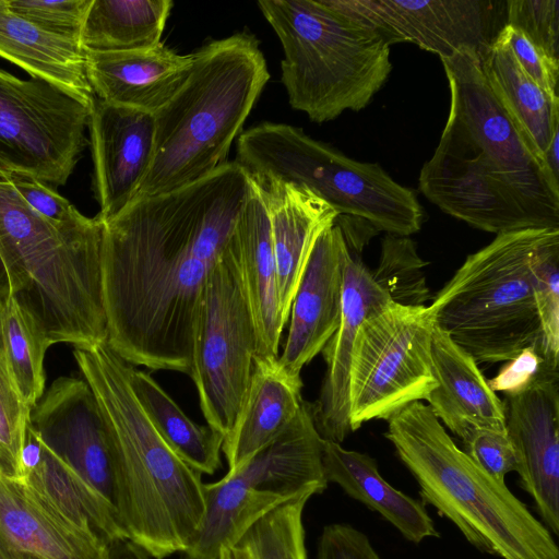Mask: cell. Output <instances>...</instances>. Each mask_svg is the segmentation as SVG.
<instances>
[{"label":"cell","instance_id":"obj_2","mask_svg":"<svg viewBox=\"0 0 559 559\" xmlns=\"http://www.w3.org/2000/svg\"><path fill=\"white\" fill-rule=\"evenodd\" d=\"M449 116L420 169L423 195L469 226L502 234L559 228V178L520 135L492 94L479 57L442 58Z\"/></svg>","mask_w":559,"mask_h":559},{"label":"cell","instance_id":"obj_24","mask_svg":"<svg viewBox=\"0 0 559 559\" xmlns=\"http://www.w3.org/2000/svg\"><path fill=\"white\" fill-rule=\"evenodd\" d=\"M431 360L437 385L426 401L439 420L461 440L474 428L506 431L503 402L476 360L437 325Z\"/></svg>","mask_w":559,"mask_h":559},{"label":"cell","instance_id":"obj_25","mask_svg":"<svg viewBox=\"0 0 559 559\" xmlns=\"http://www.w3.org/2000/svg\"><path fill=\"white\" fill-rule=\"evenodd\" d=\"M277 358H254L245 401L223 441L227 473L239 469L257 452L281 436L304 402L301 379L288 377L280 368Z\"/></svg>","mask_w":559,"mask_h":559},{"label":"cell","instance_id":"obj_43","mask_svg":"<svg viewBox=\"0 0 559 559\" xmlns=\"http://www.w3.org/2000/svg\"><path fill=\"white\" fill-rule=\"evenodd\" d=\"M318 559L381 558L362 532L347 524H330L320 535Z\"/></svg>","mask_w":559,"mask_h":559},{"label":"cell","instance_id":"obj_5","mask_svg":"<svg viewBox=\"0 0 559 559\" xmlns=\"http://www.w3.org/2000/svg\"><path fill=\"white\" fill-rule=\"evenodd\" d=\"M193 53L186 82L153 114V157L133 201L177 190L227 163L270 79L259 41L249 33L213 40Z\"/></svg>","mask_w":559,"mask_h":559},{"label":"cell","instance_id":"obj_27","mask_svg":"<svg viewBox=\"0 0 559 559\" xmlns=\"http://www.w3.org/2000/svg\"><path fill=\"white\" fill-rule=\"evenodd\" d=\"M0 57L46 81L90 107L94 93L79 41L49 33L0 0Z\"/></svg>","mask_w":559,"mask_h":559},{"label":"cell","instance_id":"obj_10","mask_svg":"<svg viewBox=\"0 0 559 559\" xmlns=\"http://www.w3.org/2000/svg\"><path fill=\"white\" fill-rule=\"evenodd\" d=\"M322 442L312 404L302 402L297 415L270 444L239 469L204 484V515L183 559H219L260 518L293 499L326 489Z\"/></svg>","mask_w":559,"mask_h":559},{"label":"cell","instance_id":"obj_9","mask_svg":"<svg viewBox=\"0 0 559 559\" xmlns=\"http://www.w3.org/2000/svg\"><path fill=\"white\" fill-rule=\"evenodd\" d=\"M235 162L249 177L307 187L338 215L362 218L378 231L408 237L423 226L424 209L412 189L379 164L353 159L297 127L263 122L241 132Z\"/></svg>","mask_w":559,"mask_h":559},{"label":"cell","instance_id":"obj_7","mask_svg":"<svg viewBox=\"0 0 559 559\" xmlns=\"http://www.w3.org/2000/svg\"><path fill=\"white\" fill-rule=\"evenodd\" d=\"M277 35L289 105L317 123L367 107L391 71L390 34L343 0H262Z\"/></svg>","mask_w":559,"mask_h":559},{"label":"cell","instance_id":"obj_18","mask_svg":"<svg viewBox=\"0 0 559 559\" xmlns=\"http://www.w3.org/2000/svg\"><path fill=\"white\" fill-rule=\"evenodd\" d=\"M87 130L97 216L106 223L133 202L148 171L154 152V118L150 112L94 96Z\"/></svg>","mask_w":559,"mask_h":559},{"label":"cell","instance_id":"obj_20","mask_svg":"<svg viewBox=\"0 0 559 559\" xmlns=\"http://www.w3.org/2000/svg\"><path fill=\"white\" fill-rule=\"evenodd\" d=\"M249 178L255 185L269 216L280 307L287 322L312 248L319 235L334 223L338 214L307 187L276 178Z\"/></svg>","mask_w":559,"mask_h":559},{"label":"cell","instance_id":"obj_38","mask_svg":"<svg viewBox=\"0 0 559 559\" xmlns=\"http://www.w3.org/2000/svg\"><path fill=\"white\" fill-rule=\"evenodd\" d=\"M17 15L36 26L80 43L92 0H5Z\"/></svg>","mask_w":559,"mask_h":559},{"label":"cell","instance_id":"obj_12","mask_svg":"<svg viewBox=\"0 0 559 559\" xmlns=\"http://www.w3.org/2000/svg\"><path fill=\"white\" fill-rule=\"evenodd\" d=\"M255 356L253 320L228 241L199 301L189 373L206 424L224 437L245 401Z\"/></svg>","mask_w":559,"mask_h":559},{"label":"cell","instance_id":"obj_11","mask_svg":"<svg viewBox=\"0 0 559 559\" xmlns=\"http://www.w3.org/2000/svg\"><path fill=\"white\" fill-rule=\"evenodd\" d=\"M433 325L428 307L393 301L361 323L347 376L352 431L371 419L388 420L408 404L428 399L437 385Z\"/></svg>","mask_w":559,"mask_h":559},{"label":"cell","instance_id":"obj_42","mask_svg":"<svg viewBox=\"0 0 559 559\" xmlns=\"http://www.w3.org/2000/svg\"><path fill=\"white\" fill-rule=\"evenodd\" d=\"M509 47L525 73L547 93L559 96V60L535 47L521 32L504 24Z\"/></svg>","mask_w":559,"mask_h":559},{"label":"cell","instance_id":"obj_8","mask_svg":"<svg viewBox=\"0 0 559 559\" xmlns=\"http://www.w3.org/2000/svg\"><path fill=\"white\" fill-rule=\"evenodd\" d=\"M551 228L498 234L469 254L428 306L435 325L476 362L496 364L545 350L533 293V254Z\"/></svg>","mask_w":559,"mask_h":559},{"label":"cell","instance_id":"obj_45","mask_svg":"<svg viewBox=\"0 0 559 559\" xmlns=\"http://www.w3.org/2000/svg\"><path fill=\"white\" fill-rule=\"evenodd\" d=\"M0 559H14L5 545L0 539Z\"/></svg>","mask_w":559,"mask_h":559},{"label":"cell","instance_id":"obj_34","mask_svg":"<svg viewBox=\"0 0 559 559\" xmlns=\"http://www.w3.org/2000/svg\"><path fill=\"white\" fill-rule=\"evenodd\" d=\"M426 264L409 237L385 234L379 264L371 274L391 301L402 306H425L430 298L423 270Z\"/></svg>","mask_w":559,"mask_h":559},{"label":"cell","instance_id":"obj_22","mask_svg":"<svg viewBox=\"0 0 559 559\" xmlns=\"http://www.w3.org/2000/svg\"><path fill=\"white\" fill-rule=\"evenodd\" d=\"M194 53L179 55L163 43L127 51H85L94 95L107 103L154 114L182 86Z\"/></svg>","mask_w":559,"mask_h":559},{"label":"cell","instance_id":"obj_39","mask_svg":"<svg viewBox=\"0 0 559 559\" xmlns=\"http://www.w3.org/2000/svg\"><path fill=\"white\" fill-rule=\"evenodd\" d=\"M464 452L486 473L500 483L516 471L518 460L506 431L474 428L463 439Z\"/></svg>","mask_w":559,"mask_h":559},{"label":"cell","instance_id":"obj_41","mask_svg":"<svg viewBox=\"0 0 559 559\" xmlns=\"http://www.w3.org/2000/svg\"><path fill=\"white\" fill-rule=\"evenodd\" d=\"M558 372L547 358L534 347L523 349L508 360L498 374L488 380L493 392L516 394L524 391L542 377Z\"/></svg>","mask_w":559,"mask_h":559},{"label":"cell","instance_id":"obj_17","mask_svg":"<svg viewBox=\"0 0 559 559\" xmlns=\"http://www.w3.org/2000/svg\"><path fill=\"white\" fill-rule=\"evenodd\" d=\"M506 430L514 448L520 486L543 524L559 534V372L504 395Z\"/></svg>","mask_w":559,"mask_h":559},{"label":"cell","instance_id":"obj_36","mask_svg":"<svg viewBox=\"0 0 559 559\" xmlns=\"http://www.w3.org/2000/svg\"><path fill=\"white\" fill-rule=\"evenodd\" d=\"M31 411L10 376L0 347V476L24 477L22 452Z\"/></svg>","mask_w":559,"mask_h":559},{"label":"cell","instance_id":"obj_28","mask_svg":"<svg viewBox=\"0 0 559 559\" xmlns=\"http://www.w3.org/2000/svg\"><path fill=\"white\" fill-rule=\"evenodd\" d=\"M322 467L328 483L337 484L349 497L377 511L407 540L419 544L439 536L424 504L389 485L370 455L323 439Z\"/></svg>","mask_w":559,"mask_h":559},{"label":"cell","instance_id":"obj_15","mask_svg":"<svg viewBox=\"0 0 559 559\" xmlns=\"http://www.w3.org/2000/svg\"><path fill=\"white\" fill-rule=\"evenodd\" d=\"M29 421L46 447L116 512L112 442L87 382L56 379L32 408Z\"/></svg>","mask_w":559,"mask_h":559},{"label":"cell","instance_id":"obj_35","mask_svg":"<svg viewBox=\"0 0 559 559\" xmlns=\"http://www.w3.org/2000/svg\"><path fill=\"white\" fill-rule=\"evenodd\" d=\"M533 293L549 360L559 362V228L548 230L531 262Z\"/></svg>","mask_w":559,"mask_h":559},{"label":"cell","instance_id":"obj_4","mask_svg":"<svg viewBox=\"0 0 559 559\" xmlns=\"http://www.w3.org/2000/svg\"><path fill=\"white\" fill-rule=\"evenodd\" d=\"M104 223L56 225L31 209L0 170V305L13 298L48 347L107 342L102 289Z\"/></svg>","mask_w":559,"mask_h":559},{"label":"cell","instance_id":"obj_21","mask_svg":"<svg viewBox=\"0 0 559 559\" xmlns=\"http://www.w3.org/2000/svg\"><path fill=\"white\" fill-rule=\"evenodd\" d=\"M0 539L14 559H104L106 543L23 479L0 476Z\"/></svg>","mask_w":559,"mask_h":559},{"label":"cell","instance_id":"obj_1","mask_svg":"<svg viewBox=\"0 0 559 559\" xmlns=\"http://www.w3.org/2000/svg\"><path fill=\"white\" fill-rule=\"evenodd\" d=\"M249 189L227 162L168 193L135 200L104 223L107 344L133 366L190 373L197 309Z\"/></svg>","mask_w":559,"mask_h":559},{"label":"cell","instance_id":"obj_3","mask_svg":"<svg viewBox=\"0 0 559 559\" xmlns=\"http://www.w3.org/2000/svg\"><path fill=\"white\" fill-rule=\"evenodd\" d=\"M73 356L110 433L116 512L127 538L155 559L183 554L204 515L201 474L153 426L132 388L133 365L107 342L74 348Z\"/></svg>","mask_w":559,"mask_h":559},{"label":"cell","instance_id":"obj_26","mask_svg":"<svg viewBox=\"0 0 559 559\" xmlns=\"http://www.w3.org/2000/svg\"><path fill=\"white\" fill-rule=\"evenodd\" d=\"M479 63L511 122L545 162L549 145L559 135V96L544 91L525 73L509 47L504 26L480 56Z\"/></svg>","mask_w":559,"mask_h":559},{"label":"cell","instance_id":"obj_16","mask_svg":"<svg viewBox=\"0 0 559 559\" xmlns=\"http://www.w3.org/2000/svg\"><path fill=\"white\" fill-rule=\"evenodd\" d=\"M507 0H343L391 35L442 58L468 50L479 58L506 24Z\"/></svg>","mask_w":559,"mask_h":559},{"label":"cell","instance_id":"obj_40","mask_svg":"<svg viewBox=\"0 0 559 559\" xmlns=\"http://www.w3.org/2000/svg\"><path fill=\"white\" fill-rule=\"evenodd\" d=\"M19 195L36 213L56 225H69L83 221V215L53 188L36 178L19 173H5Z\"/></svg>","mask_w":559,"mask_h":559},{"label":"cell","instance_id":"obj_6","mask_svg":"<svg viewBox=\"0 0 559 559\" xmlns=\"http://www.w3.org/2000/svg\"><path fill=\"white\" fill-rule=\"evenodd\" d=\"M384 437L416 479L425 503L449 519L479 551L501 559H559L550 531L445 432L429 405L391 416Z\"/></svg>","mask_w":559,"mask_h":559},{"label":"cell","instance_id":"obj_33","mask_svg":"<svg viewBox=\"0 0 559 559\" xmlns=\"http://www.w3.org/2000/svg\"><path fill=\"white\" fill-rule=\"evenodd\" d=\"M310 498L293 499L260 518L219 559H307L302 512Z\"/></svg>","mask_w":559,"mask_h":559},{"label":"cell","instance_id":"obj_23","mask_svg":"<svg viewBox=\"0 0 559 559\" xmlns=\"http://www.w3.org/2000/svg\"><path fill=\"white\" fill-rule=\"evenodd\" d=\"M229 241L238 262L253 320L257 337L255 357L277 358L286 322L280 307L269 216L261 195L250 178L248 194Z\"/></svg>","mask_w":559,"mask_h":559},{"label":"cell","instance_id":"obj_46","mask_svg":"<svg viewBox=\"0 0 559 559\" xmlns=\"http://www.w3.org/2000/svg\"><path fill=\"white\" fill-rule=\"evenodd\" d=\"M29 559H33V558H29Z\"/></svg>","mask_w":559,"mask_h":559},{"label":"cell","instance_id":"obj_14","mask_svg":"<svg viewBox=\"0 0 559 559\" xmlns=\"http://www.w3.org/2000/svg\"><path fill=\"white\" fill-rule=\"evenodd\" d=\"M336 221L346 241L341 318L321 352L326 369L319 397L311 404L321 438L342 443L353 432L348 419L347 376L354 341L361 323L391 299L374 282L362 260V249L378 230L359 217L338 215Z\"/></svg>","mask_w":559,"mask_h":559},{"label":"cell","instance_id":"obj_44","mask_svg":"<svg viewBox=\"0 0 559 559\" xmlns=\"http://www.w3.org/2000/svg\"><path fill=\"white\" fill-rule=\"evenodd\" d=\"M104 559H150V556L129 538L120 537L107 543Z\"/></svg>","mask_w":559,"mask_h":559},{"label":"cell","instance_id":"obj_32","mask_svg":"<svg viewBox=\"0 0 559 559\" xmlns=\"http://www.w3.org/2000/svg\"><path fill=\"white\" fill-rule=\"evenodd\" d=\"M0 347L15 386L33 408L45 393L44 358L48 345L13 298L0 305Z\"/></svg>","mask_w":559,"mask_h":559},{"label":"cell","instance_id":"obj_31","mask_svg":"<svg viewBox=\"0 0 559 559\" xmlns=\"http://www.w3.org/2000/svg\"><path fill=\"white\" fill-rule=\"evenodd\" d=\"M133 391L167 445L198 473L213 475L221 467L224 436L192 421L147 372L133 368Z\"/></svg>","mask_w":559,"mask_h":559},{"label":"cell","instance_id":"obj_19","mask_svg":"<svg viewBox=\"0 0 559 559\" xmlns=\"http://www.w3.org/2000/svg\"><path fill=\"white\" fill-rule=\"evenodd\" d=\"M345 236L334 221L318 237L290 308V324L280 368L293 379L336 331L342 309Z\"/></svg>","mask_w":559,"mask_h":559},{"label":"cell","instance_id":"obj_29","mask_svg":"<svg viewBox=\"0 0 559 559\" xmlns=\"http://www.w3.org/2000/svg\"><path fill=\"white\" fill-rule=\"evenodd\" d=\"M22 464L23 480L76 526L106 544L115 538H127L114 509L46 447L31 421L26 428Z\"/></svg>","mask_w":559,"mask_h":559},{"label":"cell","instance_id":"obj_13","mask_svg":"<svg viewBox=\"0 0 559 559\" xmlns=\"http://www.w3.org/2000/svg\"><path fill=\"white\" fill-rule=\"evenodd\" d=\"M88 117L90 107L59 87L0 69V170L64 186L90 144Z\"/></svg>","mask_w":559,"mask_h":559},{"label":"cell","instance_id":"obj_30","mask_svg":"<svg viewBox=\"0 0 559 559\" xmlns=\"http://www.w3.org/2000/svg\"><path fill=\"white\" fill-rule=\"evenodd\" d=\"M171 0H92L81 36L84 51L147 49L162 43Z\"/></svg>","mask_w":559,"mask_h":559},{"label":"cell","instance_id":"obj_37","mask_svg":"<svg viewBox=\"0 0 559 559\" xmlns=\"http://www.w3.org/2000/svg\"><path fill=\"white\" fill-rule=\"evenodd\" d=\"M506 24L559 60V0H507Z\"/></svg>","mask_w":559,"mask_h":559}]
</instances>
